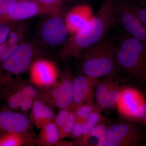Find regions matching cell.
Listing matches in <instances>:
<instances>
[{
  "instance_id": "6da1fadb",
  "label": "cell",
  "mask_w": 146,
  "mask_h": 146,
  "mask_svg": "<svg viewBox=\"0 0 146 146\" xmlns=\"http://www.w3.org/2000/svg\"><path fill=\"white\" fill-rule=\"evenodd\" d=\"M116 0H105L93 18L80 30L66 40L58 54L61 61L67 62L101 40L115 24Z\"/></svg>"
},
{
  "instance_id": "7a4b0ae2",
  "label": "cell",
  "mask_w": 146,
  "mask_h": 146,
  "mask_svg": "<svg viewBox=\"0 0 146 146\" xmlns=\"http://www.w3.org/2000/svg\"><path fill=\"white\" fill-rule=\"evenodd\" d=\"M117 47L106 34L99 41L83 50L78 58L84 74L97 79L117 76L120 69L117 60Z\"/></svg>"
},
{
  "instance_id": "3957f363",
  "label": "cell",
  "mask_w": 146,
  "mask_h": 146,
  "mask_svg": "<svg viewBox=\"0 0 146 146\" xmlns=\"http://www.w3.org/2000/svg\"><path fill=\"white\" fill-rule=\"evenodd\" d=\"M117 46L120 70L140 83H146V44L129 35L123 38Z\"/></svg>"
},
{
  "instance_id": "277c9868",
  "label": "cell",
  "mask_w": 146,
  "mask_h": 146,
  "mask_svg": "<svg viewBox=\"0 0 146 146\" xmlns=\"http://www.w3.org/2000/svg\"><path fill=\"white\" fill-rule=\"evenodd\" d=\"M117 23L129 35L146 44V27L131 8L128 1H117L115 4Z\"/></svg>"
},
{
  "instance_id": "5b68a950",
  "label": "cell",
  "mask_w": 146,
  "mask_h": 146,
  "mask_svg": "<svg viewBox=\"0 0 146 146\" xmlns=\"http://www.w3.org/2000/svg\"><path fill=\"white\" fill-rule=\"evenodd\" d=\"M142 138L141 129L135 124L119 123L108 128L105 146H138Z\"/></svg>"
},
{
  "instance_id": "8992f818",
  "label": "cell",
  "mask_w": 146,
  "mask_h": 146,
  "mask_svg": "<svg viewBox=\"0 0 146 146\" xmlns=\"http://www.w3.org/2000/svg\"><path fill=\"white\" fill-rule=\"evenodd\" d=\"M38 49L30 42H23L16 52L3 62L2 68L9 74L18 75L29 70L36 60Z\"/></svg>"
},
{
  "instance_id": "52a82bcc",
  "label": "cell",
  "mask_w": 146,
  "mask_h": 146,
  "mask_svg": "<svg viewBox=\"0 0 146 146\" xmlns=\"http://www.w3.org/2000/svg\"><path fill=\"white\" fill-rule=\"evenodd\" d=\"M74 77L70 66L67 65L61 73L59 81L50 87L48 102L59 108L68 107L73 100V85Z\"/></svg>"
},
{
  "instance_id": "ba28073f",
  "label": "cell",
  "mask_w": 146,
  "mask_h": 146,
  "mask_svg": "<svg viewBox=\"0 0 146 146\" xmlns=\"http://www.w3.org/2000/svg\"><path fill=\"white\" fill-rule=\"evenodd\" d=\"M146 104L145 99L142 92L135 88L125 86L116 106L121 116L138 121V116Z\"/></svg>"
},
{
  "instance_id": "9c48e42d",
  "label": "cell",
  "mask_w": 146,
  "mask_h": 146,
  "mask_svg": "<svg viewBox=\"0 0 146 146\" xmlns=\"http://www.w3.org/2000/svg\"><path fill=\"white\" fill-rule=\"evenodd\" d=\"M29 70L30 79L35 86L48 88L57 83L59 76L57 66L49 60L36 59Z\"/></svg>"
},
{
  "instance_id": "30bf717a",
  "label": "cell",
  "mask_w": 146,
  "mask_h": 146,
  "mask_svg": "<svg viewBox=\"0 0 146 146\" xmlns=\"http://www.w3.org/2000/svg\"><path fill=\"white\" fill-rule=\"evenodd\" d=\"M50 16L41 27L40 36L47 45L56 46L65 42L68 31L61 16Z\"/></svg>"
},
{
  "instance_id": "8fae6325",
  "label": "cell",
  "mask_w": 146,
  "mask_h": 146,
  "mask_svg": "<svg viewBox=\"0 0 146 146\" xmlns=\"http://www.w3.org/2000/svg\"><path fill=\"white\" fill-rule=\"evenodd\" d=\"M98 80V79L85 74L74 77L73 81V100L70 105L73 110L82 105L93 101L95 97L94 89Z\"/></svg>"
},
{
  "instance_id": "7c38bea8",
  "label": "cell",
  "mask_w": 146,
  "mask_h": 146,
  "mask_svg": "<svg viewBox=\"0 0 146 146\" xmlns=\"http://www.w3.org/2000/svg\"><path fill=\"white\" fill-rule=\"evenodd\" d=\"M31 123L27 116L8 110H0V130L4 133L29 136Z\"/></svg>"
},
{
  "instance_id": "4fadbf2b",
  "label": "cell",
  "mask_w": 146,
  "mask_h": 146,
  "mask_svg": "<svg viewBox=\"0 0 146 146\" xmlns=\"http://www.w3.org/2000/svg\"><path fill=\"white\" fill-rule=\"evenodd\" d=\"M50 15L49 12L34 0H21L12 13L0 18V23L20 22L36 16Z\"/></svg>"
},
{
  "instance_id": "5bb4252c",
  "label": "cell",
  "mask_w": 146,
  "mask_h": 146,
  "mask_svg": "<svg viewBox=\"0 0 146 146\" xmlns=\"http://www.w3.org/2000/svg\"><path fill=\"white\" fill-rule=\"evenodd\" d=\"M94 15L92 8L88 5H79L71 9L63 19L68 34H75L91 21Z\"/></svg>"
},
{
  "instance_id": "9a60e30c",
  "label": "cell",
  "mask_w": 146,
  "mask_h": 146,
  "mask_svg": "<svg viewBox=\"0 0 146 146\" xmlns=\"http://www.w3.org/2000/svg\"><path fill=\"white\" fill-rule=\"evenodd\" d=\"M55 115L49 106L39 99L35 100L31 108V120L37 128L41 129L49 123L54 122Z\"/></svg>"
},
{
  "instance_id": "2e32d148",
  "label": "cell",
  "mask_w": 146,
  "mask_h": 146,
  "mask_svg": "<svg viewBox=\"0 0 146 146\" xmlns=\"http://www.w3.org/2000/svg\"><path fill=\"white\" fill-rule=\"evenodd\" d=\"M35 142L42 146L55 145L60 141L59 131L54 122L49 123L41 129Z\"/></svg>"
},
{
  "instance_id": "e0dca14e",
  "label": "cell",
  "mask_w": 146,
  "mask_h": 146,
  "mask_svg": "<svg viewBox=\"0 0 146 146\" xmlns=\"http://www.w3.org/2000/svg\"><path fill=\"white\" fill-rule=\"evenodd\" d=\"M121 82L117 78L107 91L104 99L98 106L101 109H110L116 106L121 96L122 91L125 87L120 84Z\"/></svg>"
},
{
  "instance_id": "ac0fdd59",
  "label": "cell",
  "mask_w": 146,
  "mask_h": 146,
  "mask_svg": "<svg viewBox=\"0 0 146 146\" xmlns=\"http://www.w3.org/2000/svg\"><path fill=\"white\" fill-rule=\"evenodd\" d=\"M0 136V146H20L31 145L34 141L29 136L18 133H4Z\"/></svg>"
},
{
  "instance_id": "d6986e66",
  "label": "cell",
  "mask_w": 146,
  "mask_h": 146,
  "mask_svg": "<svg viewBox=\"0 0 146 146\" xmlns=\"http://www.w3.org/2000/svg\"><path fill=\"white\" fill-rule=\"evenodd\" d=\"M42 7L48 11L50 16H62L64 12L63 2L61 0H34Z\"/></svg>"
},
{
  "instance_id": "ffe728a7",
  "label": "cell",
  "mask_w": 146,
  "mask_h": 146,
  "mask_svg": "<svg viewBox=\"0 0 146 146\" xmlns=\"http://www.w3.org/2000/svg\"><path fill=\"white\" fill-rule=\"evenodd\" d=\"M96 104L89 102L82 105L73 110L76 120L85 122L94 111L98 108Z\"/></svg>"
},
{
  "instance_id": "44dd1931",
  "label": "cell",
  "mask_w": 146,
  "mask_h": 146,
  "mask_svg": "<svg viewBox=\"0 0 146 146\" xmlns=\"http://www.w3.org/2000/svg\"><path fill=\"white\" fill-rule=\"evenodd\" d=\"M27 30L25 24H22L11 30L6 43L9 46L20 45L23 42Z\"/></svg>"
},
{
  "instance_id": "7402d4cb",
  "label": "cell",
  "mask_w": 146,
  "mask_h": 146,
  "mask_svg": "<svg viewBox=\"0 0 146 146\" xmlns=\"http://www.w3.org/2000/svg\"><path fill=\"white\" fill-rule=\"evenodd\" d=\"M107 127L104 124L101 123L95 127L90 134L91 137H94L98 139L96 146H105L106 143Z\"/></svg>"
},
{
  "instance_id": "603a6c76",
  "label": "cell",
  "mask_w": 146,
  "mask_h": 146,
  "mask_svg": "<svg viewBox=\"0 0 146 146\" xmlns=\"http://www.w3.org/2000/svg\"><path fill=\"white\" fill-rule=\"evenodd\" d=\"M76 120L75 116L73 110L69 114L63 126L59 130L60 139L70 136Z\"/></svg>"
},
{
  "instance_id": "cb8c5ba5",
  "label": "cell",
  "mask_w": 146,
  "mask_h": 146,
  "mask_svg": "<svg viewBox=\"0 0 146 146\" xmlns=\"http://www.w3.org/2000/svg\"><path fill=\"white\" fill-rule=\"evenodd\" d=\"M26 98L21 91V87L9 96L7 104L9 107L13 109H18L23 100Z\"/></svg>"
},
{
  "instance_id": "d4e9b609",
  "label": "cell",
  "mask_w": 146,
  "mask_h": 146,
  "mask_svg": "<svg viewBox=\"0 0 146 146\" xmlns=\"http://www.w3.org/2000/svg\"><path fill=\"white\" fill-rule=\"evenodd\" d=\"M21 0H6L0 6V18L12 13Z\"/></svg>"
},
{
  "instance_id": "484cf974",
  "label": "cell",
  "mask_w": 146,
  "mask_h": 146,
  "mask_svg": "<svg viewBox=\"0 0 146 146\" xmlns=\"http://www.w3.org/2000/svg\"><path fill=\"white\" fill-rule=\"evenodd\" d=\"M73 110L70 106H69L68 107L60 108L58 114L55 116L54 121L55 123L59 130L63 126L69 114Z\"/></svg>"
},
{
  "instance_id": "4316f807",
  "label": "cell",
  "mask_w": 146,
  "mask_h": 146,
  "mask_svg": "<svg viewBox=\"0 0 146 146\" xmlns=\"http://www.w3.org/2000/svg\"><path fill=\"white\" fill-rule=\"evenodd\" d=\"M20 45L9 46L6 43L0 46V61H5L16 52Z\"/></svg>"
},
{
  "instance_id": "83f0119b",
  "label": "cell",
  "mask_w": 146,
  "mask_h": 146,
  "mask_svg": "<svg viewBox=\"0 0 146 146\" xmlns=\"http://www.w3.org/2000/svg\"><path fill=\"white\" fill-rule=\"evenodd\" d=\"M131 8L146 27V9L141 7L132 1H128Z\"/></svg>"
},
{
  "instance_id": "f1b7e54d",
  "label": "cell",
  "mask_w": 146,
  "mask_h": 146,
  "mask_svg": "<svg viewBox=\"0 0 146 146\" xmlns=\"http://www.w3.org/2000/svg\"><path fill=\"white\" fill-rule=\"evenodd\" d=\"M84 123L78 120H76L70 135L72 138L78 140L82 137L83 133Z\"/></svg>"
},
{
  "instance_id": "f546056e",
  "label": "cell",
  "mask_w": 146,
  "mask_h": 146,
  "mask_svg": "<svg viewBox=\"0 0 146 146\" xmlns=\"http://www.w3.org/2000/svg\"><path fill=\"white\" fill-rule=\"evenodd\" d=\"M9 23H0V46L7 41L11 28Z\"/></svg>"
},
{
  "instance_id": "4dcf8cb0",
  "label": "cell",
  "mask_w": 146,
  "mask_h": 146,
  "mask_svg": "<svg viewBox=\"0 0 146 146\" xmlns=\"http://www.w3.org/2000/svg\"><path fill=\"white\" fill-rule=\"evenodd\" d=\"M101 110L100 108H98L91 113L86 120L93 123L96 125H98L102 123L103 121L104 120V117L102 115Z\"/></svg>"
},
{
  "instance_id": "1f68e13d",
  "label": "cell",
  "mask_w": 146,
  "mask_h": 146,
  "mask_svg": "<svg viewBox=\"0 0 146 146\" xmlns=\"http://www.w3.org/2000/svg\"><path fill=\"white\" fill-rule=\"evenodd\" d=\"M21 91L23 92L26 98H35L37 95L36 89L31 85H25L21 87Z\"/></svg>"
},
{
  "instance_id": "d6a6232c",
  "label": "cell",
  "mask_w": 146,
  "mask_h": 146,
  "mask_svg": "<svg viewBox=\"0 0 146 146\" xmlns=\"http://www.w3.org/2000/svg\"><path fill=\"white\" fill-rule=\"evenodd\" d=\"M35 99L33 98H26L21 102L20 108L24 112H27L31 109L34 103Z\"/></svg>"
},
{
  "instance_id": "836d02e7",
  "label": "cell",
  "mask_w": 146,
  "mask_h": 146,
  "mask_svg": "<svg viewBox=\"0 0 146 146\" xmlns=\"http://www.w3.org/2000/svg\"><path fill=\"white\" fill-rule=\"evenodd\" d=\"M138 121L141 122L143 125L146 127V104L141 110L138 116Z\"/></svg>"
},
{
  "instance_id": "e575fe53",
  "label": "cell",
  "mask_w": 146,
  "mask_h": 146,
  "mask_svg": "<svg viewBox=\"0 0 146 146\" xmlns=\"http://www.w3.org/2000/svg\"><path fill=\"white\" fill-rule=\"evenodd\" d=\"M74 143L72 142L67 141H58L56 144V146H71L74 145Z\"/></svg>"
},
{
  "instance_id": "d590c367",
  "label": "cell",
  "mask_w": 146,
  "mask_h": 146,
  "mask_svg": "<svg viewBox=\"0 0 146 146\" xmlns=\"http://www.w3.org/2000/svg\"><path fill=\"white\" fill-rule=\"evenodd\" d=\"M6 0H0V6Z\"/></svg>"
},
{
  "instance_id": "8d00e7d4",
  "label": "cell",
  "mask_w": 146,
  "mask_h": 146,
  "mask_svg": "<svg viewBox=\"0 0 146 146\" xmlns=\"http://www.w3.org/2000/svg\"><path fill=\"white\" fill-rule=\"evenodd\" d=\"M61 1L63 2L68 1H71V0H61Z\"/></svg>"
}]
</instances>
